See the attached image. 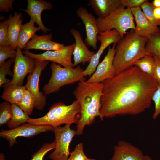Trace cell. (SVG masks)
Returning a JSON list of instances; mask_svg holds the SVG:
<instances>
[{
  "label": "cell",
  "instance_id": "obj_4",
  "mask_svg": "<svg viewBox=\"0 0 160 160\" xmlns=\"http://www.w3.org/2000/svg\"><path fill=\"white\" fill-rule=\"evenodd\" d=\"M80 105L76 100L68 105L59 102L52 105L43 116L36 118L29 117L27 122L34 125H49L53 127L63 124H77L80 118Z\"/></svg>",
  "mask_w": 160,
  "mask_h": 160
},
{
  "label": "cell",
  "instance_id": "obj_42",
  "mask_svg": "<svg viewBox=\"0 0 160 160\" xmlns=\"http://www.w3.org/2000/svg\"><path fill=\"white\" fill-rule=\"evenodd\" d=\"M145 160H153L149 156L147 155H146Z\"/></svg>",
  "mask_w": 160,
  "mask_h": 160
},
{
  "label": "cell",
  "instance_id": "obj_25",
  "mask_svg": "<svg viewBox=\"0 0 160 160\" xmlns=\"http://www.w3.org/2000/svg\"><path fill=\"white\" fill-rule=\"evenodd\" d=\"M155 62V58L148 55L136 60L133 65L137 66L143 72L153 77Z\"/></svg>",
  "mask_w": 160,
  "mask_h": 160
},
{
  "label": "cell",
  "instance_id": "obj_3",
  "mask_svg": "<svg viewBox=\"0 0 160 160\" xmlns=\"http://www.w3.org/2000/svg\"><path fill=\"white\" fill-rule=\"evenodd\" d=\"M148 39L137 35L133 29L120 39L116 46L113 61L116 75L134 65L136 60L149 55L145 47Z\"/></svg>",
  "mask_w": 160,
  "mask_h": 160
},
{
  "label": "cell",
  "instance_id": "obj_1",
  "mask_svg": "<svg viewBox=\"0 0 160 160\" xmlns=\"http://www.w3.org/2000/svg\"><path fill=\"white\" fill-rule=\"evenodd\" d=\"M99 117L136 115L151 105L158 84L152 76L133 65L102 82Z\"/></svg>",
  "mask_w": 160,
  "mask_h": 160
},
{
  "label": "cell",
  "instance_id": "obj_26",
  "mask_svg": "<svg viewBox=\"0 0 160 160\" xmlns=\"http://www.w3.org/2000/svg\"><path fill=\"white\" fill-rule=\"evenodd\" d=\"M148 39L145 46L147 52L160 62V34H153Z\"/></svg>",
  "mask_w": 160,
  "mask_h": 160
},
{
  "label": "cell",
  "instance_id": "obj_30",
  "mask_svg": "<svg viewBox=\"0 0 160 160\" xmlns=\"http://www.w3.org/2000/svg\"><path fill=\"white\" fill-rule=\"evenodd\" d=\"M11 104L6 101L0 104V126L6 123L11 117Z\"/></svg>",
  "mask_w": 160,
  "mask_h": 160
},
{
  "label": "cell",
  "instance_id": "obj_19",
  "mask_svg": "<svg viewBox=\"0 0 160 160\" xmlns=\"http://www.w3.org/2000/svg\"><path fill=\"white\" fill-rule=\"evenodd\" d=\"M52 34L39 36L35 34L24 48L25 50L36 49L47 51L60 50L65 46L64 44L53 41Z\"/></svg>",
  "mask_w": 160,
  "mask_h": 160
},
{
  "label": "cell",
  "instance_id": "obj_11",
  "mask_svg": "<svg viewBox=\"0 0 160 160\" xmlns=\"http://www.w3.org/2000/svg\"><path fill=\"white\" fill-rule=\"evenodd\" d=\"M49 63L48 61L36 60L35 69L32 73L29 74L26 84L25 85L27 89L33 95L36 101L35 108L38 110H43L46 105V95L39 91V83L41 72Z\"/></svg>",
  "mask_w": 160,
  "mask_h": 160
},
{
  "label": "cell",
  "instance_id": "obj_31",
  "mask_svg": "<svg viewBox=\"0 0 160 160\" xmlns=\"http://www.w3.org/2000/svg\"><path fill=\"white\" fill-rule=\"evenodd\" d=\"M17 53L16 50L11 46H0V67L4 65L8 58L15 60Z\"/></svg>",
  "mask_w": 160,
  "mask_h": 160
},
{
  "label": "cell",
  "instance_id": "obj_28",
  "mask_svg": "<svg viewBox=\"0 0 160 160\" xmlns=\"http://www.w3.org/2000/svg\"><path fill=\"white\" fill-rule=\"evenodd\" d=\"M15 60L10 59L5 62L2 66L0 67V87L6 84H7L11 80L6 78V75H9L13 77V72L11 71L10 67L13 63L15 62Z\"/></svg>",
  "mask_w": 160,
  "mask_h": 160
},
{
  "label": "cell",
  "instance_id": "obj_34",
  "mask_svg": "<svg viewBox=\"0 0 160 160\" xmlns=\"http://www.w3.org/2000/svg\"><path fill=\"white\" fill-rule=\"evenodd\" d=\"M88 157L84 151L83 144L80 143L77 144L70 155L67 160H86Z\"/></svg>",
  "mask_w": 160,
  "mask_h": 160
},
{
  "label": "cell",
  "instance_id": "obj_44",
  "mask_svg": "<svg viewBox=\"0 0 160 160\" xmlns=\"http://www.w3.org/2000/svg\"><path fill=\"white\" fill-rule=\"evenodd\" d=\"M86 160H96L95 159L91 158H88Z\"/></svg>",
  "mask_w": 160,
  "mask_h": 160
},
{
  "label": "cell",
  "instance_id": "obj_16",
  "mask_svg": "<svg viewBox=\"0 0 160 160\" xmlns=\"http://www.w3.org/2000/svg\"><path fill=\"white\" fill-rule=\"evenodd\" d=\"M70 31L75 41L73 52L74 59L73 67L81 63L84 64L87 62L89 63L96 53L88 49L79 31L73 28L70 29Z\"/></svg>",
  "mask_w": 160,
  "mask_h": 160
},
{
  "label": "cell",
  "instance_id": "obj_27",
  "mask_svg": "<svg viewBox=\"0 0 160 160\" xmlns=\"http://www.w3.org/2000/svg\"><path fill=\"white\" fill-rule=\"evenodd\" d=\"M17 105L28 115H31L36 106V101L33 95L27 89L21 100Z\"/></svg>",
  "mask_w": 160,
  "mask_h": 160
},
{
  "label": "cell",
  "instance_id": "obj_35",
  "mask_svg": "<svg viewBox=\"0 0 160 160\" xmlns=\"http://www.w3.org/2000/svg\"><path fill=\"white\" fill-rule=\"evenodd\" d=\"M152 100L155 104V110L153 118L155 119L160 115V85H158L152 97Z\"/></svg>",
  "mask_w": 160,
  "mask_h": 160
},
{
  "label": "cell",
  "instance_id": "obj_43",
  "mask_svg": "<svg viewBox=\"0 0 160 160\" xmlns=\"http://www.w3.org/2000/svg\"><path fill=\"white\" fill-rule=\"evenodd\" d=\"M5 17L4 16H2V15L0 16V19L1 20H4L5 19Z\"/></svg>",
  "mask_w": 160,
  "mask_h": 160
},
{
  "label": "cell",
  "instance_id": "obj_41",
  "mask_svg": "<svg viewBox=\"0 0 160 160\" xmlns=\"http://www.w3.org/2000/svg\"><path fill=\"white\" fill-rule=\"evenodd\" d=\"M5 158L4 155L2 153L0 154V160H5Z\"/></svg>",
  "mask_w": 160,
  "mask_h": 160
},
{
  "label": "cell",
  "instance_id": "obj_32",
  "mask_svg": "<svg viewBox=\"0 0 160 160\" xmlns=\"http://www.w3.org/2000/svg\"><path fill=\"white\" fill-rule=\"evenodd\" d=\"M56 142L55 140L51 143H45L32 156L31 160H43L44 156L50 151L55 149Z\"/></svg>",
  "mask_w": 160,
  "mask_h": 160
},
{
  "label": "cell",
  "instance_id": "obj_17",
  "mask_svg": "<svg viewBox=\"0 0 160 160\" xmlns=\"http://www.w3.org/2000/svg\"><path fill=\"white\" fill-rule=\"evenodd\" d=\"M131 9L136 24L135 31L137 35L148 38L160 32L159 28L151 23L140 7L131 8Z\"/></svg>",
  "mask_w": 160,
  "mask_h": 160
},
{
  "label": "cell",
  "instance_id": "obj_14",
  "mask_svg": "<svg viewBox=\"0 0 160 160\" xmlns=\"http://www.w3.org/2000/svg\"><path fill=\"white\" fill-rule=\"evenodd\" d=\"M76 14L81 20L85 27L86 34L84 40L85 44L87 47H92L94 49H97V36L100 33L97 19L83 7L78 8Z\"/></svg>",
  "mask_w": 160,
  "mask_h": 160
},
{
  "label": "cell",
  "instance_id": "obj_33",
  "mask_svg": "<svg viewBox=\"0 0 160 160\" xmlns=\"http://www.w3.org/2000/svg\"><path fill=\"white\" fill-rule=\"evenodd\" d=\"M8 19L0 22V46H10L7 41L8 33Z\"/></svg>",
  "mask_w": 160,
  "mask_h": 160
},
{
  "label": "cell",
  "instance_id": "obj_9",
  "mask_svg": "<svg viewBox=\"0 0 160 160\" xmlns=\"http://www.w3.org/2000/svg\"><path fill=\"white\" fill-rule=\"evenodd\" d=\"M53 127L49 125H36L27 122L18 127L9 130L2 129L0 132V137L8 141L9 146L12 147L17 143L16 138L19 137L30 138L45 132L52 131Z\"/></svg>",
  "mask_w": 160,
  "mask_h": 160
},
{
  "label": "cell",
  "instance_id": "obj_29",
  "mask_svg": "<svg viewBox=\"0 0 160 160\" xmlns=\"http://www.w3.org/2000/svg\"><path fill=\"white\" fill-rule=\"evenodd\" d=\"M142 11L146 17L153 25L160 26V20L155 19L153 15V10L155 7L152 3L147 0L140 6Z\"/></svg>",
  "mask_w": 160,
  "mask_h": 160
},
{
  "label": "cell",
  "instance_id": "obj_2",
  "mask_svg": "<svg viewBox=\"0 0 160 160\" xmlns=\"http://www.w3.org/2000/svg\"><path fill=\"white\" fill-rule=\"evenodd\" d=\"M102 83H90L85 81L78 82L73 92L81 107L80 117L77 124V135H82L84 127L90 126L99 116Z\"/></svg>",
  "mask_w": 160,
  "mask_h": 160
},
{
  "label": "cell",
  "instance_id": "obj_5",
  "mask_svg": "<svg viewBox=\"0 0 160 160\" xmlns=\"http://www.w3.org/2000/svg\"><path fill=\"white\" fill-rule=\"evenodd\" d=\"M50 68L52 71L51 77L48 83L44 85L42 89L45 95L58 92L64 85L85 81V76L83 73L84 70L79 65L75 68H64L59 64L52 62Z\"/></svg>",
  "mask_w": 160,
  "mask_h": 160
},
{
  "label": "cell",
  "instance_id": "obj_7",
  "mask_svg": "<svg viewBox=\"0 0 160 160\" xmlns=\"http://www.w3.org/2000/svg\"><path fill=\"white\" fill-rule=\"evenodd\" d=\"M71 124H65L64 127H53L52 131L55 136L56 146L54 151L49 158L52 160H67L70 154V144L77 135L76 130L71 129Z\"/></svg>",
  "mask_w": 160,
  "mask_h": 160
},
{
  "label": "cell",
  "instance_id": "obj_39",
  "mask_svg": "<svg viewBox=\"0 0 160 160\" xmlns=\"http://www.w3.org/2000/svg\"><path fill=\"white\" fill-rule=\"evenodd\" d=\"M153 12L155 19L158 20H160V7L155 8Z\"/></svg>",
  "mask_w": 160,
  "mask_h": 160
},
{
  "label": "cell",
  "instance_id": "obj_23",
  "mask_svg": "<svg viewBox=\"0 0 160 160\" xmlns=\"http://www.w3.org/2000/svg\"><path fill=\"white\" fill-rule=\"evenodd\" d=\"M35 23L34 21L31 19L28 22L22 25L17 41V47L21 50L24 49L36 32L41 30L39 26H35Z\"/></svg>",
  "mask_w": 160,
  "mask_h": 160
},
{
  "label": "cell",
  "instance_id": "obj_21",
  "mask_svg": "<svg viewBox=\"0 0 160 160\" xmlns=\"http://www.w3.org/2000/svg\"><path fill=\"white\" fill-rule=\"evenodd\" d=\"M23 14L16 12L14 15L11 14L8 19L9 27L7 41L10 46L15 49L17 47V41L22 26Z\"/></svg>",
  "mask_w": 160,
  "mask_h": 160
},
{
  "label": "cell",
  "instance_id": "obj_13",
  "mask_svg": "<svg viewBox=\"0 0 160 160\" xmlns=\"http://www.w3.org/2000/svg\"><path fill=\"white\" fill-rule=\"evenodd\" d=\"M116 44L109 47L106 55L98 64L95 71L86 81L90 83H101L105 80L113 77L116 72L113 64Z\"/></svg>",
  "mask_w": 160,
  "mask_h": 160
},
{
  "label": "cell",
  "instance_id": "obj_18",
  "mask_svg": "<svg viewBox=\"0 0 160 160\" xmlns=\"http://www.w3.org/2000/svg\"><path fill=\"white\" fill-rule=\"evenodd\" d=\"M27 9H20L27 13L30 16L31 19L36 23L41 28L43 32L47 33L50 29L47 28L44 25L41 20L42 12L45 10H50L52 9V4L48 2L42 0H27Z\"/></svg>",
  "mask_w": 160,
  "mask_h": 160
},
{
  "label": "cell",
  "instance_id": "obj_8",
  "mask_svg": "<svg viewBox=\"0 0 160 160\" xmlns=\"http://www.w3.org/2000/svg\"><path fill=\"white\" fill-rule=\"evenodd\" d=\"M74 46V43L65 46L60 50L47 51L39 54L33 53L29 50H25L22 53L38 61H51L59 64L64 68L73 67V63L72 62L71 58Z\"/></svg>",
  "mask_w": 160,
  "mask_h": 160
},
{
  "label": "cell",
  "instance_id": "obj_37",
  "mask_svg": "<svg viewBox=\"0 0 160 160\" xmlns=\"http://www.w3.org/2000/svg\"><path fill=\"white\" fill-rule=\"evenodd\" d=\"M14 1V0H0V12H8L12 10V4Z\"/></svg>",
  "mask_w": 160,
  "mask_h": 160
},
{
  "label": "cell",
  "instance_id": "obj_15",
  "mask_svg": "<svg viewBox=\"0 0 160 160\" xmlns=\"http://www.w3.org/2000/svg\"><path fill=\"white\" fill-rule=\"evenodd\" d=\"M146 155L139 148L127 141H119L110 160H145Z\"/></svg>",
  "mask_w": 160,
  "mask_h": 160
},
{
  "label": "cell",
  "instance_id": "obj_45",
  "mask_svg": "<svg viewBox=\"0 0 160 160\" xmlns=\"http://www.w3.org/2000/svg\"><path fill=\"white\" fill-rule=\"evenodd\" d=\"M159 33L160 34V32Z\"/></svg>",
  "mask_w": 160,
  "mask_h": 160
},
{
  "label": "cell",
  "instance_id": "obj_38",
  "mask_svg": "<svg viewBox=\"0 0 160 160\" xmlns=\"http://www.w3.org/2000/svg\"><path fill=\"white\" fill-rule=\"evenodd\" d=\"M155 59V65L153 77L160 85V62L156 58Z\"/></svg>",
  "mask_w": 160,
  "mask_h": 160
},
{
  "label": "cell",
  "instance_id": "obj_36",
  "mask_svg": "<svg viewBox=\"0 0 160 160\" xmlns=\"http://www.w3.org/2000/svg\"><path fill=\"white\" fill-rule=\"evenodd\" d=\"M121 4L124 7L132 8L140 7L146 0H121Z\"/></svg>",
  "mask_w": 160,
  "mask_h": 160
},
{
  "label": "cell",
  "instance_id": "obj_6",
  "mask_svg": "<svg viewBox=\"0 0 160 160\" xmlns=\"http://www.w3.org/2000/svg\"><path fill=\"white\" fill-rule=\"evenodd\" d=\"M97 27L100 32L112 29L116 30L121 38L129 29L135 30V26L131 8L121 4L108 17L104 19L97 18Z\"/></svg>",
  "mask_w": 160,
  "mask_h": 160
},
{
  "label": "cell",
  "instance_id": "obj_10",
  "mask_svg": "<svg viewBox=\"0 0 160 160\" xmlns=\"http://www.w3.org/2000/svg\"><path fill=\"white\" fill-rule=\"evenodd\" d=\"M17 47V52L13 67V75L10 82L3 85L4 88L13 84L23 86L24 79L28 73H32L36 67V60L25 55Z\"/></svg>",
  "mask_w": 160,
  "mask_h": 160
},
{
  "label": "cell",
  "instance_id": "obj_20",
  "mask_svg": "<svg viewBox=\"0 0 160 160\" xmlns=\"http://www.w3.org/2000/svg\"><path fill=\"white\" fill-rule=\"evenodd\" d=\"M89 4L101 19L108 17L121 5V0H89Z\"/></svg>",
  "mask_w": 160,
  "mask_h": 160
},
{
  "label": "cell",
  "instance_id": "obj_24",
  "mask_svg": "<svg viewBox=\"0 0 160 160\" xmlns=\"http://www.w3.org/2000/svg\"><path fill=\"white\" fill-rule=\"evenodd\" d=\"M11 105V117L6 124L10 129L16 128L27 122L29 117L17 105L15 104Z\"/></svg>",
  "mask_w": 160,
  "mask_h": 160
},
{
  "label": "cell",
  "instance_id": "obj_40",
  "mask_svg": "<svg viewBox=\"0 0 160 160\" xmlns=\"http://www.w3.org/2000/svg\"><path fill=\"white\" fill-rule=\"evenodd\" d=\"M152 3L155 8L160 7V0H154Z\"/></svg>",
  "mask_w": 160,
  "mask_h": 160
},
{
  "label": "cell",
  "instance_id": "obj_12",
  "mask_svg": "<svg viewBox=\"0 0 160 160\" xmlns=\"http://www.w3.org/2000/svg\"><path fill=\"white\" fill-rule=\"evenodd\" d=\"M121 39L118 32L114 29L100 32L97 36V40L100 42V46L88 66L84 71L83 72V75L85 76L87 75L91 76L93 74L99 64L100 57L104 50L110 44L112 43L117 44Z\"/></svg>",
  "mask_w": 160,
  "mask_h": 160
},
{
  "label": "cell",
  "instance_id": "obj_22",
  "mask_svg": "<svg viewBox=\"0 0 160 160\" xmlns=\"http://www.w3.org/2000/svg\"><path fill=\"white\" fill-rule=\"evenodd\" d=\"M1 96L6 101L17 105L23 98L27 90L25 85L13 84L4 88Z\"/></svg>",
  "mask_w": 160,
  "mask_h": 160
}]
</instances>
